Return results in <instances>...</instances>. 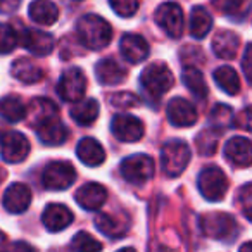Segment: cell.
<instances>
[{"mask_svg": "<svg viewBox=\"0 0 252 252\" xmlns=\"http://www.w3.org/2000/svg\"><path fill=\"white\" fill-rule=\"evenodd\" d=\"M211 2L218 11L224 14H237L247 4V0H211Z\"/></svg>", "mask_w": 252, "mask_h": 252, "instance_id": "f35d334b", "label": "cell"}, {"mask_svg": "<svg viewBox=\"0 0 252 252\" xmlns=\"http://www.w3.org/2000/svg\"><path fill=\"white\" fill-rule=\"evenodd\" d=\"M98 102L95 98H83L73 102L71 107V118L74 119V123H78L80 126H90L95 123V119L98 118Z\"/></svg>", "mask_w": 252, "mask_h": 252, "instance_id": "d4e9b609", "label": "cell"}, {"mask_svg": "<svg viewBox=\"0 0 252 252\" xmlns=\"http://www.w3.org/2000/svg\"><path fill=\"white\" fill-rule=\"evenodd\" d=\"M18 0H0V12H11L12 9H16Z\"/></svg>", "mask_w": 252, "mask_h": 252, "instance_id": "b9f144b4", "label": "cell"}, {"mask_svg": "<svg viewBox=\"0 0 252 252\" xmlns=\"http://www.w3.org/2000/svg\"><path fill=\"white\" fill-rule=\"evenodd\" d=\"M0 154L5 162H21L30 154V142L19 131H7L0 138Z\"/></svg>", "mask_w": 252, "mask_h": 252, "instance_id": "8fae6325", "label": "cell"}, {"mask_svg": "<svg viewBox=\"0 0 252 252\" xmlns=\"http://www.w3.org/2000/svg\"><path fill=\"white\" fill-rule=\"evenodd\" d=\"M238 204H240L245 220L251 221L252 220V214H251V211H252V185L251 183H245V185L240 189V192H238Z\"/></svg>", "mask_w": 252, "mask_h": 252, "instance_id": "74e56055", "label": "cell"}, {"mask_svg": "<svg viewBox=\"0 0 252 252\" xmlns=\"http://www.w3.org/2000/svg\"><path fill=\"white\" fill-rule=\"evenodd\" d=\"M18 32L11 25L0 23V54H11L18 47Z\"/></svg>", "mask_w": 252, "mask_h": 252, "instance_id": "e575fe53", "label": "cell"}, {"mask_svg": "<svg viewBox=\"0 0 252 252\" xmlns=\"http://www.w3.org/2000/svg\"><path fill=\"white\" fill-rule=\"evenodd\" d=\"M140 83L145 94H147V97L158 102L162 95H166L173 88L175 78H173L171 69L164 63H154L149 64L144 69V73L140 76Z\"/></svg>", "mask_w": 252, "mask_h": 252, "instance_id": "7a4b0ae2", "label": "cell"}, {"mask_svg": "<svg viewBox=\"0 0 252 252\" xmlns=\"http://www.w3.org/2000/svg\"><path fill=\"white\" fill-rule=\"evenodd\" d=\"M76 35L81 45L90 50H100L109 45L112 38V28L102 16L85 14L76 25Z\"/></svg>", "mask_w": 252, "mask_h": 252, "instance_id": "6da1fadb", "label": "cell"}, {"mask_svg": "<svg viewBox=\"0 0 252 252\" xmlns=\"http://www.w3.org/2000/svg\"><path fill=\"white\" fill-rule=\"evenodd\" d=\"M87 76L80 67H71L61 76L57 83V94L64 102H76L87 92Z\"/></svg>", "mask_w": 252, "mask_h": 252, "instance_id": "ba28073f", "label": "cell"}, {"mask_svg": "<svg viewBox=\"0 0 252 252\" xmlns=\"http://www.w3.org/2000/svg\"><path fill=\"white\" fill-rule=\"evenodd\" d=\"M240 49V38L230 30H220L213 38V50L220 59L231 61L237 57Z\"/></svg>", "mask_w": 252, "mask_h": 252, "instance_id": "44dd1931", "label": "cell"}, {"mask_svg": "<svg viewBox=\"0 0 252 252\" xmlns=\"http://www.w3.org/2000/svg\"><path fill=\"white\" fill-rule=\"evenodd\" d=\"M192 158L190 147L183 140H169L161 149L162 171L169 178H176L187 169Z\"/></svg>", "mask_w": 252, "mask_h": 252, "instance_id": "3957f363", "label": "cell"}, {"mask_svg": "<svg viewBox=\"0 0 252 252\" xmlns=\"http://www.w3.org/2000/svg\"><path fill=\"white\" fill-rule=\"evenodd\" d=\"M36 135H38L40 142L50 147H57L63 145L67 138V128L64 126V123H61L59 119H50V121L43 123V125L36 126Z\"/></svg>", "mask_w": 252, "mask_h": 252, "instance_id": "603a6c76", "label": "cell"}, {"mask_svg": "<svg viewBox=\"0 0 252 252\" xmlns=\"http://www.w3.org/2000/svg\"><path fill=\"white\" fill-rule=\"evenodd\" d=\"M11 73L16 80L23 81V83H38V81L43 80V76H45V71H43L35 61L28 59V57L16 59L11 66Z\"/></svg>", "mask_w": 252, "mask_h": 252, "instance_id": "cb8c5ba5", "label": "cell"}, {"mask_svg": "<svg viewBox=\"0 0 252 252\" xmlns=\"http://www.w3.org/2000/svg\"><path fill=\"white\" fill-rule=\"evenodd\" d=\"M32 190L25 185V183H12L4 193V204L5 211L11 214H21L25 213L26 209L32 204Z\"/></svg>", "mask_w": 252, "mask_h": 252, "instance_id": "9a60e30c", "label": "cell"}, {"mask_svg": "<svg viewBox=\"0 0 252 252\" xmlns=\"http://www.w3.org/2000/svg\"><path fill=\"white\" fill-rule=\"evenodd\" d=\"M21 40H23V47L36 57L49 56V54H52L54 47H56V40H54V36L50 33L35 28L25 30Z\"/></svg>", "mask_w": 252, "mask_h": 252, "instance_id": "4fadbf2b", "label": "cell"}, {"mask_svg": "<svg viewBox=\"0 0 252 252\" xmlns=\"http://www.w3.org/2000/svg\"><path fill=\"white\" fill-rule=\"evenodd\" d=\"M224 156L233 166L249 168L252 162V144L245 137L230 138L224 145Z\"/></svg>", "mask_w": 252, "mask_h": 252, "instance_id": "e0dca14e", "label": "cell"}, {"mask_svg": "<svg viewBox=\"0 0 252 252\" xmlns=\"http://www.w3.org/2000/svg\"><path fill=\"white\" fill-rule=\"evenodd\" d=\"M121 176L126 182L133 183V185H144L154 176L156 164L152 158L145 154H133L130 158L123 159L121 166H119Z\"/></svg>", "mask_w": 252, "mask_h": 252, "instance_id": "5b68a950", "label": "cell"}, {"mask_svg": "<svg viewBox=\"0 0 252 252\" xmlns=\"http://www.w3.org/2000/svg\"><path fill=\"white\" fill-rule=\"evenodd\" d=\"M221 135L223 131L214 128V126H209L206 130H202L195 138V145L197 151H199L200 156H213L218 149V144L221 140Z\"/></svg>", "mask_w": 252, "mask_h": 252, "instance_id": "4dcf8cb0", "label": "cell"}, {"mask_svg": "<svg viewBox=\"0 0 252 252\" xmlns=\"http://www.w3.org/2000/svg\"><path fill=\"white\" fill-rule=\"evenodd\" d=\"M111 131L119 142L135 144L144 137V123L131 114H116L111 121Z\"/></svg>", "mask_w": 252, "mask_h": 252, "instance_id": "9c48e42d", "label": "cell"}, {"mask_svg": "<svg viewBox=\"0 0 252 252\" xmlns=\"http://www.w3.org/2000/svg\"><path fill=\"white\" fill-rule=\"evenodd\" d=\"M76 156L85 166H90V168H97L105 161L104 147L92 137L81 138L80 144L76 145Z\"/></svg>", "mask_w": 252, "mask_h": 252, "instance_id": "7402d4cb", "label": "cell"}, {"mask_svg": "<svg viewBox=\"0 0 252 252\" xmlns=\"http://www.w3.org/2000/svg\"><path fill=\"white\" fill-rule=\"evenodd\" d=\"M57 114H59L57 105L47 97L33 98L28 107H26V116H30V121H32V125L35 128L43 125V123L50 121V119H56Z\"/></svg>", "mask_w": 252, "mask_h": 252, "instance_id": "ffe728a7", "label": "cell"}, {"mask_svg": "<svg viewBox=\"0 0 252 252\" xmlns=\"http://www.w3.org/2000/svg\"><path fill=\"white\" fill-rule=\"evenodd\" d=\"M71 249L76 252H95L100 251L102 244L98 240H95L90 233L87 231H78L73 237V242H71Z\"/></svg>", "mask_w": 252, "mask_h": 252, "instance_id": "836d02e7", "label": "cell"}, {"mask_svg": "<svg viewBox=\"0 0 252 252\" xmlns=\"http://www.w3.org/2000/svg\"><path fill=\"white\" fill-rule=\"evenodd\" d=\"M109 4L119 18H131L137 14L140 0H109Z\"/></svg>", "mask_w": 252, "mask_h": 252, "instance_id": "d590c367", "label": "cell"}, {"mask_svg": "<svg viewBox=\"0 0 252 252\" xmlns=\"http://www.w3.org/2000/svg\"><path fill=\"white\" fill-rule=\"evenodd\" d=\"M119 52L125 57V61L131 64H140L142 61H145L149 57V43L144 36L140 35H125L119 42Z\"/></svg>", "mask_w": 252, "mask_h": 252, "instance_id": "5bb4252c", "label": "cell"}, {"mask_svg": "<svg viewBox=\"0 0 252 252\" xmlns=\"http://www.w3.org/2000/svg\"><path fill=\"white\" fill-rule=\"evenodd\" d=\"M200 195L211 202H220L228 190V178L218 166H209L200 171L197 178Z\"/></svg>", "mask_w": 252, "mask_h": 252, "instance_id": "8992f818", "label": "cell"}, {"mask_svg": "<svg viewBox=\"0 0 252 252\" xmlns=\"http://www.w3.org/2000/svg\"><path fill=\"white\" fill-rule=\"evenodd\" d=\"M213 28V18H211L209 11L206 7H197L192 9L190 14V33L193 38H204Z\"/></svg>", "mask_w": 252, "mask_h": 252, "instance_id": "f1b7e54d", "label": "cell"}, {"mask_svg": "<svg viewBox=\"0 0 252 252\" xmlns=\"http://www.w3.org/2000/svg\"><path fill=\"white\" fill-rule=\"evenodd\" d=\"M95 76H97L98 83L112 87V85L123 83L128 76V71L118 61L107 57V59H102L95 64Z\"/></svg>", "mask_w": 252, "mask_h": 252, "instance_id": "d6986e66", "label": "cell"}, {"mask_svg": "<svg viewBox=\"0 0 252 252\" xmlns=\"http://www.w3.org/2000/svg\"><path fill=\"white\" fill-rule=\"evenodd\" d=\"M74 199H76L78 206H81L83 209L98 211L107 199V190L100 183H87L76 190Z\"/></svg>", "mask_w": 252, "mask_h": 252, "instance_id": "ac0fdd59", "label": "cell"}, {"mask_svg": "<svg viewBox=\"0 0 252 252\" xmlns=\"http://www.w3.org/2000/svg\"><path fill=\"white\" fill-rule=\"evenodd\" d=\"M94 223H95L97 230L100 231L102 235L112 238V240H118V238H121L123 235H125V231H126L125 224L118 223L114 218L109 216V214H105V213H98L97 216H95Z\"/></svg>", "mask_w": 252, "mask_h": 252, "instance_id": "1f68e13d", "label": "cell"}, {"mask_svg": "<svg viewBox=\"0 0 252 252\" xmlns=\"http://www.w3.org/2000/svg\"><path fill=\"white\" fill-rule=\"evenodd\" d=\"M7 245V235L4 233V231H0V251Z\"/></svg>", "mask_w": 252, "mask_h": 252, "instance_id": "7bdbcfd3", "label": "cell"}, {"mask_svg": "<svg viewBox=\"0 0 252 252\" xmlns=\"http://www.w3.org/2000/svg\"><path fill=\"white\" fill-rule=\"evenodd\" d=\"M211 126L218 128V130L224 131L231 126V119H233V111H231L230 105H216V107L211 111Z\"/></svg>", "mask_w": 252, "mask_h": 252, "instance_id": "d6a6232c", "label": "cell"}, {"mask_svg": "<svg viewBox=\"0 0 252 252\" xmlns=\"http://www.w3.org/2000/svg\"><path fill=\"white\" fill-rule=\"evenodd\" d=\"M200 230L204 235L214 240L231 242L238 233V224L231 214L226 213H206L199 220Z\"/></svg>", "mask_w": 252, "mask_h": 252, "instance_id": "277c9868", "label": "cell"}, {"mask_svg": "<svg viewBox=\"0 0 252 252\" xmlns=\"http://www.w3.org/2000/svg\"><path fill=\"white\" fill-rule=\"evenodd\" d=\"M168 119L173 126L189 128V126H193L197 123L199 112H197L195 105L187 100V98L175 97L171 98V102L168 105Z\"/></svg>", "mask_w": 252, "mask_h": 252, "instance_id": "7c38bea8", "label": "cell"}, {"mask_svg": "<svg viewBox=\"0 0 252 252\" xmlns=\"http://www.w3.org/2000/svg\"><path fill=\"white\" fill-rule=\"evenodd\" d=\"M156 23L166 32V35L171 38H180L183 35V11L175 2L161 4L156 11Z\"/></svg>", "mask_w": 252, "mask_h": 252, "instance_id": "30bf717a", "label": "cell"}, {"mask_svg": "<svg viewBox=\"0 0 252 252\" xmlns=\"http://www.w3.org/2000/svg\"><path fill=\"white\" fill-rule=\"evenodd\" d=\"M30 18L43 26H50L59 18V9L52 0H33L28 9Z\"/></svg>", "mask_w": 252, "mask_h": 252, "instance_id": "484cf974", "label": "cell"}, {"mask_svg": "<svg viewBox=\"0 0 252 252\" xmlns=\"http://www.w3.org/2000/svg\"><path fill=\"white\" fill-rule=\"evenodd\" d=\"M0 118L9 123H19L26 118V105L16 95H7L0 98Z\"/></svg>", "mask_w": 252, "mask_h": 252, "instance_id": "83f0119b", "label": "cell"}, {"mask_svg": "<svg viewBox=\"0 0 252 252\" xmlns=\"http://www.w3.org/2000/svg\"><path fill=\"white\" fill-rule=\"evenodd\" d=\"M231 126L240 128V130H245V131L251 130V109L245 107L244 111L237 116V118L231 119Z\"/></svg>", "mask_w": 252, "mask_h": 252, "instance_id": "60d3db41", "label": "cell"}, {"mask_svg": "<svg viewBox=\"0 0 252 252\" xmlns=\"http://www.w3.org/2000/svg\"><path fill=\"white\" fill-rule=\"evenodd\" d=\"M74 216L69 211V207L64 204H49L43 209L42 214V223L45 224V228L52 233L63 231L73 223Z\"/></svg>", "mask_w": 252, "mask_h": 252, "instance_id": "2e32d148", "label": "cell"}, {"mask_svg": "<svg viewBox=\"0 0 252 252\" xmlns=\"http://www.w3.org/2000/svg\"><path fill=\"white\" fill-rule=\"evenodd\" d=\"M242 67H244V74L247 78V81L252 83V43L245 45L244 57H242Z\"/></svg>", "mask_w": 252, "mask_h": 252, "instance_id": "ab89813d", "label": "cell"}, {"mask_svg": "<svg viewBox=\"0 0 252 252\" xmlns=\"http://www.w3.org/2000/svg\"><path fill=\"white\" fill-rule=\"evenodd\" d=\"M182 80H183V83H185V87L189 88L190 94L195 95L197 98L202 100V98L207 97L206 78H204V74L200 73L195 66H189V64H187L182 73Z\"/></svg>", "mask_w": 252, "mask_h": 252, "instance_id": "4316f807", "label": "cell"}, {"mask_svg": "<svg viewBox=\"0 0 252 252\" xmlns=\"http://www.w3.org/2000/svg\"><path fill=\"white\" fill-rule=\"evenodd\" d=\"M76 180V169L67 161H54L45 166L42 173V185L47 190H66Z\"/></svg>", "mask_w": 252, "mask_h": 252, "instance_id": "52a82bcc", "label": "cell"}, {"mask_svg": "<svg viewBox=\"0 0 252 252\" xmlns=\"http://www.w3.org/2000/svg\"><path fill=\"white\" fill-rule=\"evenodd\" d=\"M111 104L118 109H131L140 105V97L131 92H118L111 97Z\"/></svg>", "mask_w": 252, "mask_h": 252, "instance_id": "8d00e7d4", "label": "cell"}, {"mask_svg": "<svg viewBox=\"0 0 252 252\" xmlns=\"http://www.w3.org/2000/svg\"><path fill=\"white\" fill-rule=\"evenodd\" d=\"M4 175H5V173L2 171V169H0V183H2V180H4Z\"/></svg>", "mask_w": 252, "mask_h": 252, "instance_id": "ee69618b", "label": "cell"}, {"mask_svg": "<svg viewBox=\"0 0 252 252\" xmlns=\"http://www.w3.org/2000/svg\"><path fill=\"white\" fill-rule=\"evenodd\" d=\"M216 85L228 95H237L240 92V78L231 66H221L214 71Z\"/></svg>", "mask_w": 252, "mask_h": 252, "instance_id": "f546056e", "label": "cell"}]
</instances>
